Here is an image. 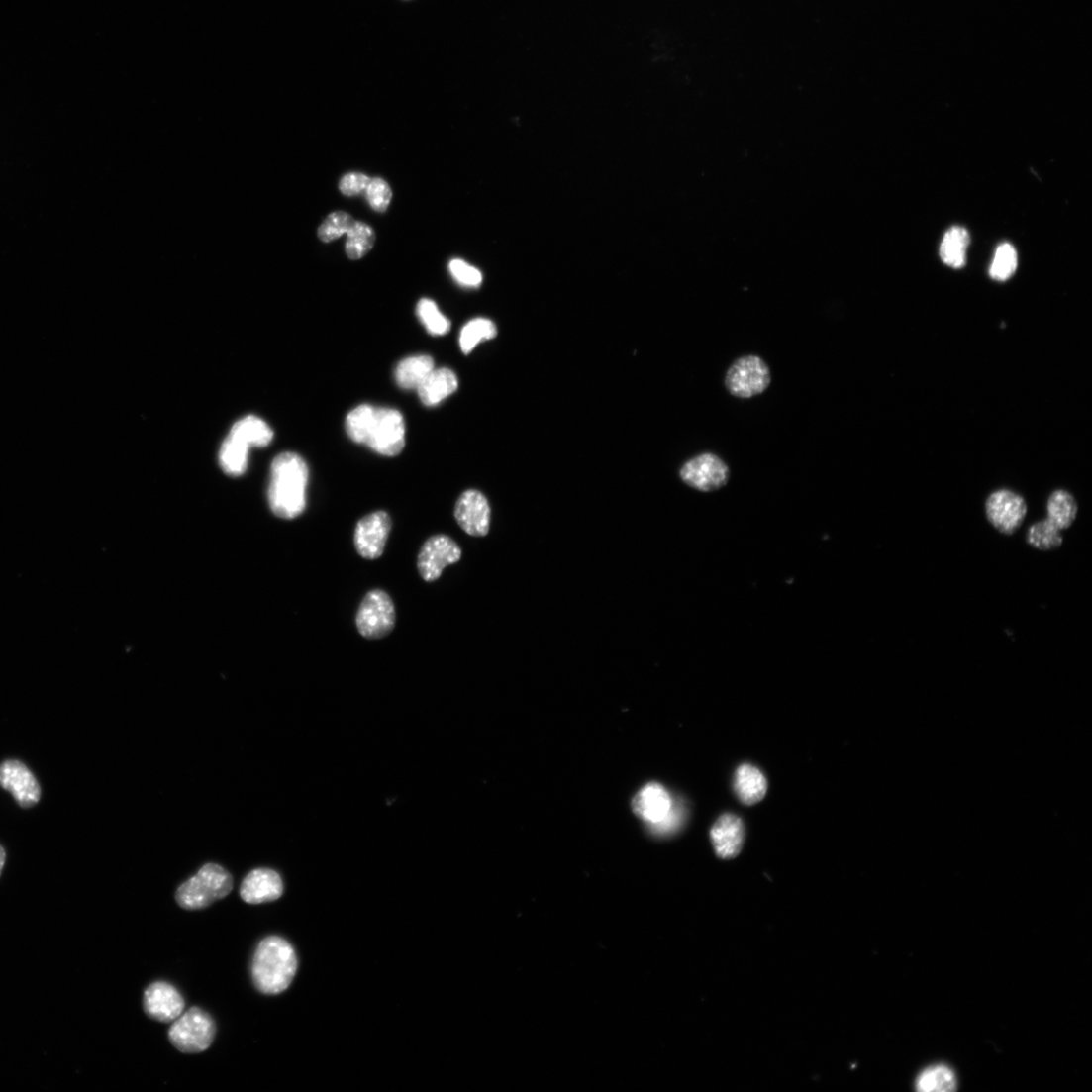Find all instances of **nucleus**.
<instances>
[{"instance_id": "nucleus-1", "label": "nucleus", "mask_w": 1092, "mask_h": 1092, "mask_svg": "<svg viewBox=\"0 0 1092 1092\" xmlns=\"http://www.w3.org/2000/svg\"><path fill=\"white\" fill-rule=\"evenodd\" d=\"M309 467L299 454L284 452L277 455L270 467L268 503L275 516L292 520L300 517L307 508Z\"/></svg>"}, {"instance_id": "nucleus-2", "label": "nucleus", "mask_w": 1092, "mask_h": 1092, "mask_svg": "<svg viewBox=\"0 0 1092 1092\" xmlns=\"http://www.w3.org/2000/svg\"><path fill=\"white\" fill-rule=\"evenodd\" d=\"M298 971V958L293 945L277 936L263 939L257 945L251 964L252 981L265 995L286 991Z\"/></svg>"}, {"instance_id": "nucleus-3", "label": "nucleus", "mask_w": 1092, "mask_h": 1092, "mask_svg": "<svg viewBox=\"0 0 1092 1092\" xmlns=\"http://www.w3.org/2000/svg\"><path fill=\"white\" fill-rule=\"evenodd\" d=\"M233 886V877L225 868L207 864L178 887L175 899L183 910L200 911L227 897Z\"/></svg>"}, {"instance_id": "nucleus-4", "label": "nucleus", "mask_w": 1092, "mask_h": 1092, "mask_svg": "<svg viewBox=\"0 0 1092 1092\" xmlns=\"http://www.w3.org/2000/svg\"><path fill=\"white\" fill-rule=\"evenodd\" d=\"M216 1033L212 1016L201 1008L193 1007L172 1022L168 1038L181 1053L199 1054L212 1046Z\"/></svg>"}, {"instance_id": "nucleus-5", "label": "nucleus", "mask_w": 1092, "mask_h": 1092, "mask_svg": "<svg viewBox=\"0 0 1092 1092\" xmlns=\"http://www.w3.org/2000/svg\"><path fill=\"white\" fill-rule=\"evenodd\" d=\"M397 613L392 597L384 590L369 591L355 617L358 633L367 640H382L396 627Z\"/></svg>"}, {"instance_id": "nucleus-6", "label": "nucleus", "mask_w": 1092, "mask_h": 1092, "mask_svg": "<svg viewBox=\"0 0 1092 1092\" xmlns=\"http://www.w3.org/2000/svg\"><path fill=\"white\" fill-rule=\"evenodd\" d=\"M771 371L766 361L756 355L737 359L726 374L729 393L739 399H750L763 394L771 384Z\"/></svg>"}, {"instance_id": "nucleus-7", "label": "nucleus", "mask_w": 1092, "mask_h": 1092, "mask_svg": "<svg viewBox=\"0 0 1092 1092\" xmlns=\"http://www.w3.org/2000/svg\"><path fill=\"white\" fill-rule=\"evenodd\" d=\"M403 415L391 408H375L365 444L378 454L393 457L405 447Z\"/></svg>"}, {"instance_id": "nucleus-8", "label": "nucleus", "mask_w": 1092, "mask_h": 1092, "mask_svg": "<svg viewBox=\"0 0 1092 1092\" xmlns=\"http://www.w3.org/2000/svg\"><path fill=\"white\" fill-rule=\"evenodd\" d=\"M461 556L460 546L449 536H433L420 548L417 558L419 575L425 582L434 583L442 577L446 567L457 563Z\"/></svg>"}, {"instance_id": "nucleus-9", "label": "nucleus", "mask_w": 1092, "mask_h": 1092, "mask_svg": "<svg viewBox=\"0 0 1092 1092\" xmlns=\"http://www.w3.org/2000/svg\"><path fill=\"white\" fill-rule=\"evenodd\" d=\"M682 481L700 492H715L730 480L728 464L715 453H702L688 460L680 470Z\"/></svg>"}, {"instance_id": "nucleus-10", "label": "nucleus", "mask_w": 1092, "mask_h": 1092, "mask_svg": "<svg viewBox=\"0 0 1092 1092\" xmlns=\"http://www.w3.org/2000/svg\"><path fill=\"white\" fill-rule=\"evenodd\" d=\"M392 527V518L384 510H377L362 517L354 531V546L357 553L369 560L381 557L385 552Z\"/></svg>"}, {"instance_id": "nucleus-11", "label": "nucleus", "mask_w": 1092, "mask_h": 1092, "mask_svg": "<svg viewBox=\"0 0 1092 1092\" xmlns=\"http://www.w3.org/2000/svg\"><path fill=\"white\" fill-rule=\"evenodd\" d=\"M990 524L1004 535H1013L1022 526L1027 514V504L1022 496L1000 490L992 493L985 505Z\"/></svg>"}, {"instance_id": "nucleus-12", "label": "nucleus", "mask_w": 1092, "mask_h": 1092, "mask_svg": "<svg viewBox=\"0 0 1092 1092\" xmlns=\"http://www.w3.org/2000/svg\"><path fill=\"white\" fill-rule=\"evenodd\" d=\"M454 518L459 528L474 538L486 537L491 527V507L478 490L463 492L456 501Z\"/></svg>"}, {"instance_id": "nucleus-13", "label": "nucleus", "mask_w": 1092, "mask_h": 1092, "mask_svg": "<svg viewBox=\"0 0 1092 1092\" xmlns=\"http://www.w3.org/2000/svg\"><path fill=\"white\" fill-rule=\"evenodd\" d=\"M144 1008L150 1019L172 1023L184 1012L185 1002L175 986L165 981H156L146 989Z\"/></svg>"}, {"instance_id": "nucleus-14", "label": "nucleus", "mask_w": 1092, "mask_h": 1092, "mask_svg": "<svg viewBox=\"0 0 1092 1092\" xmlns=\"http://www.w3.org/2000/svg\"><path fill=\"white\" fill-rule=\"evenodd\" d=\"M0 786L9 791L23 809L36 805L41 797L40 785L32 772L20 761L10 759L0 765Z\"/></svg>"}, {"instance_id": "nucleus-15", "label": "nucleus", "mask_w": 1092, "mask_h": 1092, "mask_svg": "<svg viewBox=\"0 0 1092 1092\" xmlns=\"http://www.w3.org/2000/svg\"><path fill=\"white\" fill-rule=\"evenodd\" d=\"M283 882L277 872L267 868L251 871L243 881L241 896L248 905H262L280 898Z\"/></svg>"}, {"instance_id": "nucleus-16", "label": "nucleus", "mask_w": 1092, "mask_h": 1092, "mask_svg": "<svg viewBox=\"0 0 1092 1092\" xmlns=\"http://www.w3.org/2000/svg\"><path fill=\"white\" fill-rule=\"evenodd\" d=\"M710 837L719 858L734 859L744 845L745 826L739 817L726 814L712 827Z\"/></svg>"}, {"instance_id": "nucleus-17", "label": "nucleus", "mask_w": 1092, "mask_h": 1092, "mask_svg": "<svg viewBox=\"0 0 1092 1092\" xmlns=\"http://www.w3.org/2000/svg\"><path fill=\"white\" fill-rule=\"evenodd\" d=\"M634 812L650 826L661 822L673 809L672 797L661 785L644 787L633 801Z\"/></svg>"}, {"instance_id": "nucleus-18", "label": "nucleus", "mask_w": 1092, "mask_h": 1092, "mask_svg": "<svg viewBox=\"0 0 1092 1092\" xmlns=\"http://www.w3.org/2000/svg\"><path fill=\"white\" fill-rule=\"evenodd\" d=\"M458 379L448 368L434 369L417 389L418 396L425 406L433 407L456 392Z\"/></svg>"}, {"instance_id": "nucleus-19", "label": "nucleus", "mask_w": 1092, "mask_h": 1092, "mask_svg": "<svg viewBox=\"0 0 1092 1092\" xmlns=\"http://www.w3.org/2000/svg\"><path fill=\"white\" fill-rule=\"evenodd\" d=\"M734 785L737 796L745 805L762 801L768 790V782L764 774L748 764L738 768Z\"/></svg>"}, {"instance_id": "nucleus-20", "label": "nucleus", "mask_w": 1092, "mask_h": 1092, "mask_svg": "<svg viewBox=\"0 0 1092 1092\" xmlns=\"http://www.w3.org/2000/svg\"><path fill=\"white\" fill-rule=\"evenodd\" d=\"M969 246L970 234L967 229L959 226L948 229L940 247L942 261L949 267H963Z\"/></svg>"}, {"instance_id": "nucleus-21", "label": "nucleus", "mask_w": 1092, "mask_h": 1092, "mask_svg": "<svg viewBox=\"0 0 1092 1092\" xmlns=\"http://www.w3.org/2000/svg\"><path fill=\"white\" fill-rule=\"evenodd\" d=\"M229 435L246 443L250 447H265L273 440L271 427L261 418L253 415L236 421Z\"/></svg>"}, {"instance_id": "nucleus-22", "label": "nucleus", "mask_w": 1092, "mask_h": 1092, "mask_svg": "<svg viewBox=\"0 0 1092 1092\" xmlns=\"http://www.w3.org/2000/svg\"><path fill=\"white\" fill-rule=\"evenodd\" d=\"M434 369L435 361L429 355L405 358L396 368V382L404 390H417Z\"/></svg>"}, {"instance_id": "nucleus-23", "label": "nucleus", "mask_w": 1092, "mask_h": 1092, "mask_svg": "<svg viewBox=\"0 0 1092 1092\" xmlns=\"http://www.w3.org/2000/svg\"><path fill=\"white\" fill-rule=\"evenodd\" d=\"M249 448L250 447L241 440L231 435L227 436L220 448L219 461L228 476L240 477L246 472Z\"/></svg>"}, {"instance_id": "nucleus-24", "label": "nucleus", "mask_w": 1092, "mask_h": 1092, "mask_svg": "<svg viewBox=\"0 0 1092 1092\" xmlns=\"http://www.w3.org/2000/svg\"><path fill=\"white\" fill-rule=\"evenodd\" d=\"M1047 510L1048 519L1062 531L1070 528L1076 519L1077 504L1070 493L1058 490L1050 496Z\"/></svg>"}, {"instance_id": "nucleus-25", "label": "nucleus", "mask_w": 1092, "mask_h": 1092, "mask_svg": "<svg viewBox=\"0 0 1092 1092\" xmlns=\"http://www.w3.org/2000/svg\"><path fill=\"white\" fill-rule=\"evenodd\" d=\"M496 325L488 319L478 318L466 323L460 332L459 345L464 354H469L478 345L495 339Z\"/></svg>"}, {"instance_id": "nucleus-26", "label": "nucleus", "mask_w": 1092, "mask_h": 1092, "mask_svg": "<svg viewBox=\"0 0 1092 1092\" xmlns=\"http://www.w3.org/2000/svg\"><path fill=\"white\" fill-rule=\"evenodd\" d=\"M919 1091L945 1092L953 1091L957 1086V1078L954 1071L944 1065H936L924 1070L916 1081Z\"/></svg>"}, {"instance_id": "nucleus-27", "label": "nucleus", "mask_w": 1092, "mask_h": 1092, "mask_svg": "<svg viewBox=\"0 0 1092 1092\" xmlns=\"http://www.w3.org/2000/svg\"><path fill=\"white\" fill-rule=\"evenodd\" d=\"M1061 531L1047 518L1037 522L1028 532L1030 546L1040 550H1052L1061 546Z\"/></svg>"}, {"instance_id": "nucleus-28", "label": "nucleus", "mask_w": 1092, "mask_h": 1092, "mask_svg": "<svg viewBox=\"0 0 1092 1092\" xmlns=\"http://www.w3.org/2000/svg\"><path fill=\"white\" fill-rule=\"evenodd\" d=\"M374 243L375 234L372 228L362 222H355L347 233V254L352 260L361 259L372 249Z\"/></svg>"}, {"instance_id": "nucleus-29", "label": "nucleus", "mask_w": 1092, "mask_h": 1092, "mask_svg": "<svg viewBox=\"0 0 1092 1092\" xmlns=\"http://www.w3.org/2000/svg\"><path fill=\"white\" fill-rule=\"evenodd\" d=\"M417 316L429 334L443 337L448 334L451 323L430 299H422L417 305Z\"/></svg>"}, {"instance_id": "nucleus-30", "label": "nucleus", "mask_w": 1092, "mask_h": 1092, "mask_svg": "<svg viewBox=\"0 0 1092 1092\" xmlns=\"http://www.w3.org/2000/svg\"><path fill=\"white\" fill-rule=\"evenodd\" d=\"M1018 268V254L1010 244L997 248L989 269L991 278L997 281L1010 279Z\"/></svg>"}, {"instance_id": "nucleus-31", "label": "nucleus", "mask_w": 1092, "mask_h": 1092, "mask_svg": "<svg viewBox=\"0 0 1092 1092\" xmlns=\"http://www.w3.org/2000/svg\"><path fill=\"white\" fill-rule=\"evenodd\" d=\"M374 407L363 404L353 409L347 417L346 430L354 443L364 445L374 414Z\"/></svg>"}, {"instance_id": "nucleus-32", "label": "nucleus", "mask_w": 1092, "mask_h": 1092, "mask_svg": "<svg viewBox=\"0 0 1092 1092\" xmlns=\"http://www.w3.org/2000/svg\"><path fill=\"white\" fill-rule=\"evenodd\" d=\"M355 220L346 212L330 214L318 229V237L323 243H331L347 234L355 224Z\"/></svg>"}, {"instance_id": "nucleus-33", "label": "nucleus", "mask_w": 1092, "mask_h": 1092, "mask_svg": "<svg viewBox=\"0 0 1092 1092\" xmlns=\"http://www.w3.org/2000/svg\"><path fill=\"white\" fill-rule=\"evenodd\" d=\"M366 196L370 207L376 212H385L392 201V189L383 178L371 179Z\"/></svg>"}, {"instance_id": "nucleus-34", "label": "nucleus", "mask_w": 1092, "mask_h": 1092, "mask_svg": "<svg viewBox=\"0 0 1092 1092\" xmlns=\"http://www.w3.org/2000/svg\"><path fill=\"white\" fill-rule=\"evenodd\" d=\"M449 270L454 279L463 287L479 288L483 282L481 271L463 260H452L449 263Z\"/></svg>"}, {"instance_id": "nucleus-35", "label": "nucleus", "mask_w": 1092, "mask_h": 1092, "mask_svg": "<svg viewBox=\"0 0 1092 1092\" xmlns=\"http://www.w3.org/2000/svg\"><path fill=\"white\" fill-rule=\"evenodd\" d=\"M370 181L371 179L364 174L349 173L342 179L340 189L346 196H357L366 192Z\"/></svg>"}, {"instance_id": "nucleus-36", "label": "nucleus", "mask_w": 1092, "mask_h": 1092, "mask_svg": "<svg viewBox=\"0 0 1092 1092\" xmlns=\"http://www.w3.org/2000/svg\"><path fill=\"white\" fill-rule=\"evenodd\" d=\"M6 860H7L6 850L2 845H0V875H2V872L4 870V867L6 865Z\"/></svg>"}]
</instances>
